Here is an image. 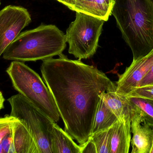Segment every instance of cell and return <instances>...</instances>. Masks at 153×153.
I'll list each match as a JSON object with an SVG mask.
<instances>
[{
  "label": "cell",
  "mask_w": 153,
  "mask_h": 153,
  "mask_svg": "<svg viewBox=\"0 0 153 153\" xmlns=\"http://www.w3.org/2000/svg\"><path fill=\"white\" fill-rule=\"evenodd\" d=\"M43 60V81L52 94L64 124V130L82 145L92 133L102 93L116 91L117 86L104 73L81 60L62 54Z\"/></svg>",
  "instance_id": "6da1fadb"
},
{
  "label": "cell",
  "mask_w": 153,
  "mask_h": 153,
  "mask_svg": "<svg viewBox=\"0 0 153 153\" xmlns=\"http://www.w3.org/2000/svg\"><path fill=\"white\" fill-rule=\"evenodd\" d=\"M111 14L132 50L133 61L146 56L152 51L153 0H115Z\"/></svg>",
  "instance_id": "7a4b0ae2"
},
{
  "label": "cell",
  "mask_w": 153,
  "mask_h": 153,
  "mask_svg": "<svg viewBox=\"0 0 153 153\" xmlns=\"http://www.w3.org/2000/svg\"><path fill=\"white\" fill-rule=\"evenodd\" d=\"M65 35L55 25H41L20 33L3 54L5 60L25 62L60 55L66 47Z\"/></svg>",
  "instance_id": "3957f363"
},
{
  "label": "cell",
  "mask_w": 153,
  "mask_h": 153,
  "mask_svg": "<svg viewBox=\"0 0 153 153\" xmlns=\"http://www.w3.org/2000/svg\"><path fill=\"white\" fill-rule=\"evenodd\" d=\"M13 89L55 123L60 116L53 98L38 74L24 63L13 61L6 70Z\"/></svg>",
  "instance_id": "277c9868"
},
{
  "label": "cell",
  "mask_w": 153,
  "mask_h": 153,
  "mask_svg": "<svg viewBox=\"0 0 153 153\" xmlns=\"http://www.w3.org/2000/svg\"><path fill=\"white\" fill-rule=\"evenodd\" d=\"M7 101L11 107L10 115L24 122L39 153H53L51 138L55 122L20 94L13 95Z\"/></svg>",
  "instance_id": "5b68a950"
},
{
  "label": "cell",
  "mask_w": 153,
  "mask_h": 153,
  "mask_svg": "<svg viewBox=\"0 0 153 153\" xmlns=\"http://www.w3.org/2000/svg\"><path fill=\"white\" fill-rule=\"evenodd\" d=\"M105 22L98 17L76 12L75 19L70 24L65 35L69 54L79 60L92 57L99 46Z\"/></svg>",
  "instance_id": "8992f818"
},
{
  "label": "cell",
  "mask_w": 153,
  "mask_h": 153,
  "mask_svg": "<svg viewBox=\"0 0 153 153\" xmlns=\"http://www.w3.org/2000/svg\"><path fill=\"white\" fill-rule=\"evenodd\" d=\"M31 21L27 10L22 6L8 5L0 11V57Z\"/></svg>",
  "instance_id": "52a82bcc"
},
{
  "label": "cell",
  "mask_w": 153,
  "mask_h": 153,
  "mask_svg": "<svg viewBox=\"0 0 153 153\" xmlns=\"http://www.w3.org/2000/svg\"><path fill=\"white\" fill-rule=\"evenodd\" d=\"M153 64V50L146 56L133 61L122 74L118 75L116 82V92L122 95H127L135 88Z\"/></svg>",
  "instance_id": "ba28073f"
},
{
  "label": "cell",
  "mask_w": 153,
  "mask_h": 153,
  "mask_svg": "<svg viewBox=\"0 0 153 153\" xmlns=\"http://www.w3.org/2000/svg\"><path fill=\"white\" fill-rule=\"evenodd\" d=\"M131 132L133 136L130 144L131 153H150L153 143V128L142 123L138 112L131 110Z\"/></svg>",
  "instance_id": "9c48e42d"
},
{
  "label": "cell",
  "mask_w": 153,
  "mask_h": 153,
  "mask_svg": "<svg viewBox=\"0 0 153 153\" xmlns=\"http://www.w3.org/2000/svg\"><path fill=\"white\" fill-rule=\"evenodd\" d=\"M12 133L15 153H39L35 139L22 120L17 118Z\"/></svg>",
  "instance_id": "30bf717a"
},
{
  "label": "cell",
  "mask_w": 153,
  "mask_h": 153,
  "mask_svg": "<svg viewBox=\"0 0 153 153\" xmlns=\"http://www.w3.org/2000/svg\"><path fill=\"white\" fill-rule=\"evenodd\" d=\"M131 132V119H118L112 126L110 153L129 152Z\"/></svg>",
  "instance_id": "8fae6325"
},
{
  "label": "cell",
  "mask_w": 153,
  "mask_h": 153,
  "mask_svg": "<svg viewBox=\"0 0 153 153\" xmlns=\"http://www.w3.org/2000/svg\"><path fill=\"white\" fill-rule=\"evenodd\" d=\"M53 153H81V148L73 138L56 123L53 125L51 138Z\"/></svg>",
  "instance_id": "7c38bea8"
},
{
  "label": "cell",
  "mask_w": 153,
  "mask_h": 153,
  "mask_svg": "<svg viewBox=\"0 0 153 153\" xmlns=\"http://www.w3.org/2000/svg\"><path fill=\"white\" fill-rule=\"evenodd\" d=\"M100 96L118 120L131 119V108L126 96L116 91L103 93Z\"/></svg>",
  "instance_id": "4fadbf2b"
},
{
  "label": "cell",
  "mask_w": 153,
  "mask_h": 153,
  "mask_svg": "<svg viewBox=\"0 0 153 153\" xmlns=\"http://www.w3.org/2000/svg\"><path fill=\"white\" fill-rule=\"evenodd\" d=\"M80 12L98 17L105 22L111 15V0H75Z\"/></svg>",
  "instance_id": "5bb4252c"
},
{
  "label": "cell",
  "mask_w": 153,
  "mask_h": 153,
  "mask_svg": "<svg viewBox=\"0 0 153 153\" xmlns=\"http://www.w3.org/2000/svg\"><path fill=\"white\" fill-rule=\"evenodd\" d=\"M117 120V118L100 96L94 121L92 134L111 127Z\"/></svg>",
  "instance_id": "9a60e30c"
},
{
  "label": "cell",
  "mask_w": 153,
  "mask_h": 153,
  "mask_svg": "<svg viewBox=\"0 0 153 153\" xmlns=\"http://www.w3.org/2000/svg\"><path fill=\"white\" fill-rule=\"evenodd\" d=\"M126 96L131 110L139 113L142 123H146L153 128V100Z\"/></svg>",
  "instance_id": "2e32d148"
},
{
  "label": "cell",
  "mask_w": 153,
  "mask_h": 153,
  "mask_svg": "<svg viewBox=\"0 0 153 153\" xmlns=\"http://www.w3.org/2000/svg\"><path fill=\"white\" fill-rule=\"evenodd\" d=\"M112 127L92 134L89 139L95 144L97 153H110Z\"/></svg>",
  "instance_id": "e0dca14e"
},
{
  "label": "cell",
  "mask_w": 153,
  "mask_h": 153,
  "mask_svg": "<svg viewBox=\"0 0 153 153\" xmlns=\"http://www.w3.org/2000/svg\"><path fill=\"white\" fill-rule=\"evenodd\" d=\"M17 118L10 115H6L0 118V143L4 137L10 133L13 126Z\"/></svg>",
  "instance_id": "ac0fdd59"
},
{
  "label": "cell",
  "mask_w": 153,
  "mask_h": 153,
  "mask_svg": "<svg viewBox=\"0 0 153 153\" xmlns=\"http://www.w3.org/2000/svg\"><path fill=\"white\" fill-rule=\"evenodd\" d=\"M126 96L140 97L153 100V85L135 88Z\"/></svg>",
  "instance_id": "d6986e66"
},
{
  "label": "cell",
  "mask_w": 153,
  "mask_h": 153,
  "mask_svg": "<svg viewBox=\"0 0 153 153\" xmlns=\"http://www.w3.org/2000/svg\"><path fill=\"white\" fill-rule=\"evenodd\" d=\"M2 149L3 153H15L13 144L12 130L6 136L0 143Z\"/></svg>",
  "instance_id": "ffe728a7"
},
{
  "label": "cell",
  "mask_w": 153,
  "mask_h": 153,
  "mask_svg": "<svg viewBox=\"0 0 153 153\" xmlns=\"http://www.w3.org/2000/svg\"><path fill=\"white\" fill-rule=\"evenodd\" d=\"M153 85V64L138 84V87Z\"/></svg>",
  "instance_id": "44dd1931"
},
{
  "label": "cell",
  "mask_w": 153,
  "mask_h": 153,
  "mask_svg": "<svg viewBox=\"0 0 153 153\" xmlns=\"http://www.w3.org/2000/svg\"><path fill=\"white\" fill-rule=\"evenodd\" d=\"M79 145L81 146V153H97L95 144L91 139H88L85 143Z\"/></svg>",
  "instance_id": "7402d4cb"
},
{
  "label": "cell",
  "mask_w": 153,
  "mask_h": 153,
  "mask_svg": "<svg viewBox=\"0 0 153 153\" xmlns=\"http://www.w3.org/2000/svg\"><path fill=\"white\" fill-rule=\"evenodd\" d=\"M62 3L68 8L76 12H79L75 0H56Z\"/></svg>",
  "instance_id": "603a6c76"
},
{
  "label": "cell",
  "mask_w": 153,
  "mask_h": 153,
  "mask_svg": "<svg viewBox=\"0 0 153 153\" xmlns=\"http://www.w3.org/2000/svg\"><path fill=\"white\" fill-rule=\"evenodd\" d=\"M5 99L2 93L0 90V111L3 109L4 108V103Z\"/></svg>",
  "instance_id": "cb8c5ba5"
},
{
  "label": "cell",
  "mask_w": 153,
  "mask_h": 153,
  "mask_svg": "<svg viewBox=\"0 0 153 153\" xmlns=\"http://www.w3.org/2000/svg\"><path fill=\"white\" fill-rule=\"evenodd\" d=\"M150 153H153V143L152 146V149H151V152H150Z\"/></svg>",
  "instance_id": "d4e9b609"
},
{
  "label": "cell",
  "mask_w": 153,
  "mask_h": 153,
  "mask_svg": "<svg viewBox=\"0 0 153 153\" xmlns=\"http://www.w3.org/2000/svg\"><path fill=\"white\" fill-rule=\"evenodd\" d=\"M114 1H115V0H111V3H112V4H113V2H114ZM112 5H113V4H112Z\"/></svg>",
  "instance_id": "484cf974"
},
{
  "label": "cell",
  "mask_w": 153,
  "mask_h": 153,
  "mask_svg": "<svg viewBox=\"0 0 153 153\" xmlns=\"http://www.w3.org/2000/svg\"><path fill=\"white\" fill-rule=\"evenodd\" d=\"M1 0H0V5H1Z\"/></svg>",
  "instance_id": "4316f807"
},
{
  "label": "cell",
  "mask_w": 153,
  "mask_h": 153,
  "mask_svg": "<svg viewBox=\"0 0 153 153\" xmlns=\"http://www.w3.org/2000/svg\"></svg>",
  "instance_id": "83f0119b"
}]
</instances>
